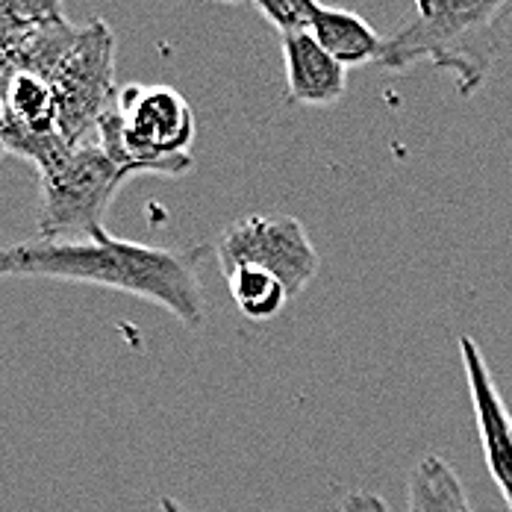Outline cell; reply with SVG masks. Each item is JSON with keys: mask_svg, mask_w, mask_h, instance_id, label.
Here are the masks:
<instances>
[{"mask_svg": "<svg viewBox=\"0 0 512 512\" xmlns=\"http://www.w3.org/2000/svg\"><path fill=\"white\" fill-rule=\"evenodd\" d=\"M206 245L159 248L118 239L109 230L86 239H30L0 248V277L62 280L115 289L151 301L186 327L206 321L201 265Z\"/></svg>", "mask_w": 512, "mask_h": 512, "instance_id": "6da1fadb", "label": "cell"}, {"mask_svg": "<svg viewBox=\"0 0 512 512\" xmlns=\"http://www.w3.org/2000/svg\"><path fill=\"white\" fill-rule=\"evenodd\" d=\"M510 15L512 0H412V15L383 39L377 62L392 71L430 62L471 98L492 74Z\"/></svg>", "mask_w": 512, "mask_h": 512, "instance_id": "7a4b0ae2", "label": "cell"}, {"mask_svg": "<svg viewBox=\"0 0 512 512\" xmlns=\"http://www.w3.org/2000/svg\"><path fill=\"white\" fill-rule=\"evenodd\" d=\"M95 133L103 154L136 174L183 177L195 168V112L174 86H121Z\"/></svg>", "mask_w": 512, "mask_h": 512, "instance_id": "3957f363", "label": "cell"}, {"mask_svg": "<svg viewBox=\"0 0 512 512\" xmlns=\"http://www.w3.org/2000/svg\"><path fill=\"white\" fill-rule=\"evenodd\" d=\"M139 177L83 142L39 168V239H86L106 233L103 218L118 189Z\"/></svg>", "mask_w": 512, "mask_h": 512, "instance_id": "277c9868", "label": "cell"}, {"mask_svg": "<svg viewBox=\"0 0 512 512\" xmlns=\"http://www.w3.org/2000/svg\"><path fill=\"white\" fill-rule=\"evenodd\" d=\"M51 83L56 109H59V133L68 148L86 142L98 121L112 109L115 86V33L112 27L95 18L89 24H77V33L65 53L45 74Z\"/></svg>", "mask_w": 512, "mask_h": 512, "instance_id": "5b68a950", "label": "cell"}, {"mask_svg": "<svg viewBox=\"0 0 512 512\" xmlns=\"http://www.w3.org/2000/svg\"><path fill=\"white\" fill-rule=\"evenodd\" d=\"M221 274L236 268H256L277 277L289 298H298L321 268V256L307 227L295 215L256 212L233 221L215 242Z\"/></svg>", "mask_w": 512, "mask_h": 512, "instance_id": "8992f818", "label": "cell"}, {"mask_svg": "<svg viewBox=\"0 0 512 512\" xmlns=\"http://www.w3.org/2000/svg\"><path fill=\"white\" fill-rule=\"evenodd\" d=\"M0 133L6 154L51 165L68 151L59 133V109L51 83L30 71H9L0 83Z\"/></svg>", "mask_w": 512, "mask_h": 512, "instance_id": "52a82bcc", "label": "cell"}, {"mask_svg": "<svg viewBox=\"0 0 512 512\" xmlns=\"http://www.w3.org/2000/svg\"><path fill=\"white\" fill-rule=\"evenodd\" d=\"M460 359L468 383V398L474 410L477 439L483 448V460L498 492L504 495L512 512V410L498 392L492 368L483 357L480 345L471 336H460Z\"/></svg>", "mask_w": 512, "mask_h": 512, "instance_id": "ba28073f", "label": "cell"}, {"mask_svg": "<svg viewBox=\"0 0 512 512\" xmlns=\"http://www.w3.org/2000/svg\"><path fill=\"white\" fill-rule=\"evenodd\" d=\"M289 101L301 106H333L345 95V65L324 51L312 33L283 36Z\"/></svg>", "mask_w": 512, "mask_h": 512, "instance_id": "9c48e42d", "label": "cell"}, {"mask_svg": "<svg viewBox=\"0 0 512 512\" xmlns=\"http://www.w3.org/2000/svg\"><path fill=\"white\" fill-rule=\"evenodd\" d=\"M312 39L330 53L339 65L354 68L365 62H377L383 36L365 21L357 12L342 9V6H318L312 24H309Z\"/></svg>", "mask_w": 512, "mask_h": 512, "instance_id": "30bf717a", "label": "cell"}, {"mask_svg": "<svg viewBox=\"0 0 512 512\" xmlns=\"http://www.w3.org/2000/svg\"><path fill=\"white\" fill-rule=\"evenodd\" d=\"M407 512H474L460 474L439 454H424L412 465Z\"/></svg>", "mask_w": 512, "mask_h": 512, "instance_id": "8fae6325", "label": "cell"}, {"mask_svg": "<svg viewBox=\"0 0 512 512\" xmlns=\"http://www.w3.org/2000/svg\"><path fill=\"white\" fill-rule=\"evenodd\" d=\"M224 283L230 289L233 304L251 321H271L292 301L286 286L277 277L256 271V268H236L224 274Z\"/></svg>", "mask_w": 512, "mask_h": 512, "instance_id": "7c38bea8", "label": "cell"}, {"mask_svg": "<svg viewBox=\"0 0 512 512\" xmlns=\"http://www.w3.org/2000/svg\"><path fill=\"white\" fill-rule=\"evenodd\" d=\"M59 18H65L62 0H0V24L18 33Z\"/></svg>", "mask_w": 512, "mask_h": 512, "instance_id": "4fadbf2b", "label": "cell"}, {"mask_svg": "<svg viewBox=\"0 0 512 512\" xmlns=\"http://www.w3.org/2000/svg\"><path fill=\"white\" fill-rule=\"evenodd\" d=\"M251 3L265 15V21L283 36L309 30L315 12L321 6L318 0H251Z\"/></svg>", "mask_w": 512, "mask_h": 512, "instance_id": "5bb4252c", "label": "cell"}, {"mask_svg": "<svg viewBox=\"0 0 512 512\" xmlns=\"http://www.w3.org/2000/svg\"><path fill=\"white\" fill-rule=\"evenodd\" d=\"M339 512H392V510H389V504H386L380 495H374V492H351V495H345V501H342Z\"/></svg>", "mask_w": 512, "mask_h": 512, "instance_id": "9a60e30c", "label": "cell"}, {"mask_svg": "<svg viewBox=\"0 0 512 512\" xmlns=\"http://www.w3.org/2000/svg\"><path fill=\"white\" fill-rule=\"evenodd\" d=\"M156 512H195L189 510L186 504H180L177 498H171V495H162L159 501H156Z\"/></svg>", "mask_w": 512, "mask_h": 512, "instance_id": "2e32d148", "label": "cell"}, {"mask_svg": "<svg viewBox=\"0 0 512 512\" xmlns=\"http://www.w3.org/2000/svg\"><path fill=\"white\" fill-rule=\"evenodd\" d=\"M6 154V145H3V133H0V156Z\"/></svg>", "mask_w": 512, "mask_h": 512, "instance_id": "e0dca14e", "label": "cell"}, {"mask_svg": "<svg viewBox=\"0 0 512 512\" xmlns=\"http://www.w3.org/2000/svg\"><path fill=\"white\" fill-rule=\"evenodd\" d=\"M218 3H239V0H218Z\"/></svg>", "mask_w": 512, "mask_h": 512, "instance_id": "ac0fdd59", "label": "cell"}]
</instances>
